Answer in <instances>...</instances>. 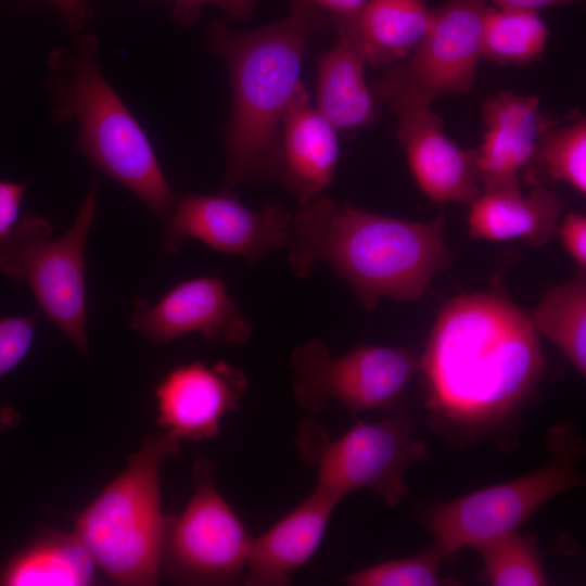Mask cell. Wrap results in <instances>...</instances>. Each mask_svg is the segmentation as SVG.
<instances>
[{
  "label": "cell",
  "instance_id": "22",
  "mask_svg": "<svg viewBox=\"0 0 586 586\" xmlns=\"http://www.w3.org/2000/svg\"><path fill=\"white\" fill-rule=\"evenodd\" d=\"M99 582L97 565L76 535L43 527L0 570L2 586H88Z\"/></svg>",
  "mask_w": 586,
  "mask_h": 586
},
{
  "label": "cell",
  "instance_id": "15",
  "mask_svg": "<svg viewBox=\"0 0 586 586\" xmlns=\"http://www.w3.org/2000/svg\"><path fill=\"white\" fill-rule=\"evenodd\" d=\"M390 107L398 116L396 135L424 194L436 202L470 204L481 193L476 152L447 138L431 105L398 102Z\"/></svg>",
  "mask_w": 586,
  "mask_h": 586
},
{
  "label": "cell",
  "instance_id": "25",
  "mask_svg": "<svg viewBox=\"0 0 586 586\" xmlns=\"http://www.w3.org/2000/svg\"><path fill=\"white\" fill-rule=\"evenodd\" d=\"M484 574L493 586H544L548 584L535 537L510 532L476 548Z\"/></svg>",
  "mask_w": 586,
  "mask_h": 586
},
{
  "label": "cell",
  "instance_id": "5",
  "mask_svg": "<svg viewBox=\"0 0 586 586\" xmlns=\"http://www.w3.org/2000/svg\"><path fill=\"white\" fill-rule=\"evenodd\" d=\"M179 449L165 433L145 435L125 470L77 517L76 535L112 584H157L166 524L160 472Z\"/></svg>",
  "mask_w": 586,
  "mask_h": 586
},
{
  "label": "cell",
  "instance_id": "1",
  "mask_svg": "<svg viewBox=\"0 0 586 586\" xmlns=\"http://www.w3.org/2000/svg\"><path fill=\"white\" fill-rule=\"evenodd\" d=\"M418 364L431 425L459 446L510 438L546 372L531 318L496 290L444 304Z\"/></svg>",
  "mask_w": 586,
  "mask_h": 586
},
{
  "label": "cell",
  "instance_id": "16",
  "mask_svg": "<svg viewBox=\"0 0 586 586\" xmlns=\"http://www.w3.org/2000/svg\"><path fill=\"white\" fill-rule=\"evenodd\" d=\"M486 126L475 150L481 192L519 190V174L536 158L544 131L555 122L544 116L535 95L501 91L482 106Z\"/></svg>",
  "mask_w": 586,
  "mask_h": 586
},
{
  "label": "cell",
  "instance_id": "6",
  "mask_svg": "<svg viewBox=\"0 0 586 586\" xmlns=\"http://www.w3.org/2000/svg\"><path fill=\"white\" fill-rule=\"evenodd\" d=\"M413 433L412 419L399 413L379 422L357 420L337 438L307 418L297 428L295 445L301 460L317 472L316 488L341 501L368 489L396 508L409 495L406 471L428 458L425 443Z\"/></svg>",
  "mask_w": 586,
  "mask_h": 586
},
{
  "label": "cell",
  "instance_id": "14",
  "mask_svg": "<svg viewBox=\"0 0 586 586\" xmlns=\"http://www.w3.org/2000/svg\"><path fill=\"white\" fill-rule=\"evenodd\" d=\"M247 385L244 371L227 361L180 364L155 386L157 424L179 443L213 438L221 419L239 407Z\"/></svg>",
  "mask_w": 586,
  "mask_h": 586
},
{
  "label": "cell",
  "instance_id": "12",
  "mask_svg": "<svg viewBox=\"0 0 586 586\" xmlns=\"http://www.w3.org/2000/svg\"><path fill=\"white\" fill-rule=\"evenodd\" d=\"M291 219L279 204L253 209L232 192L177 195L163 249L178 252L187 238H193L214 251L255 264L272 250L285 249Z\"/></svg>",
  "mask_w": 586,
  "mask_h": 586
},
{
  "label": "cell",
  "instance_id": "35",
  "mask_svg": "<svg viewBox=\"0 0 586 586\" xmlns=\"http://www.w3.org/2000/svg\"><path fill=\"white\" fill-rule=\"evenodd\" d=\"M20 422L18 412L9 406L0 403V433L16 426Z\"/></svg>",
  "mask_w": 586,
  "mask_h": 586
},
{
  "label": "cell",
  "instance_id": "18",
  "mask_svg": "<svg viewBox=\"0 0 586 586\" xmlns=\"http://www.w3.org/2000/svg\"><path fill=\"white\" fill-rule=\"evenodd\" d=\"M341 502L314 487L293 510L254 537L245 568L246 586H288L291 574L305 566L319 549L331 515Z\"/></svg>",
  "mask_w": 586,
  "mask_h": 586
},
{
  "label": "cell",
  "instance_id": "26",
  "mask_svg": "<svg viewBox=\"0 0 586 586\" xmlns=\"http://www.w3.org/2000/svg\"><path fill=\"white\" fill-rule=\"evenodd\" d=\"M536 158L555 179L586 192V122L579 117L569 125L555 123L543 133Z\"/></svg>",
  "mask_w": 586,
  "mask_h": 586
},
{
  "label": "cell",
  "instance_id": "11",
  "mask_svg": "<svg viewBox=\"0 0 586 586\" xmlns=\"http://www.w3.org/2000/svg\"><path fill=\"white\" fill-rule=\"evenodd\" d=\"M485 0H448L433 11L431 28L405 60L382 67L372 90L388 106L431 105L442 95L468 93L482 58Z\"/></svg>",
  "mask_w": 586,
  "mask_h": 586
},
{
  "label": "cell",
  "instance_id": "9",
  "mask_svg": "<svg viewBox=\"0 0 586 586\" xmlns=\"http://www.w3.org/2000/svg\"><path fill=\"white\" fill-rule=\"evenodd\" d=\"M193 493L178 515H166L160 576L181 585L243 582L253 536L219 493L214 462L200 457Z\"/></svg>",
  "mask_w": 586,
  "mask_h": 586
},
{
  "label": "cell",
  "instance_id": "32",
  "mask_svg": "<svg viewBox=\"0 0 586 586\" xmlns=\"http://www.w3.org/2000/svg\"><path fill=\"white\" fill-rule=\"evenodd\" d=\"M315 8L332 20V24L355 20L368 0H292Z\"/></svg>",
  "mask_w": 586,
  "mask_h": 586
},
{
  "label": "cell",
  "instance_id": "2",
  "mask_svg": "<svg viewBox=\"0 0 586 586\" xmlns=\"http://www.w3.org/2000/svg\"><path fill=\"white\" fill-rule=\"evenodd\" d=\"M444 218L413 222L339 204L323 194L298 205L285 246L289 267L301 279L327 264L367 310L380 300H419L453 255Z\"/></svg>",
  "mask_w": 586,
  "mask_h": 586
},
{
  "label": "cell",
  "instance_id": "28",
  "mask_svg": "<svg viewBox=\"0 0 586 586\" xmlns=\"http://www.w3.org/2000/svg\"><path fill=\"white\" fill-rule=\"evenodd\" d=\"M37 314L0 318V379L11 372L30 351Z\"/></svg>",
  "mask_w": 586,
  "mask_h": 586
},
{
  "label": "cell",
  "instance_id": "20",
  "mask_svg": "<svg viewBox=\"0 0 586 586\" xmlns=\"http://www.w3.org/2000/svg\"><path fill=\"white\" fill-rule=\"evenodd\" d=\"M433 11L423 0H368L346 27L366 65L384 67L412 54L426 37Z\"/></svg>",
  "mask_w": 586,
  "mask_h": 586
},
{
  "label": "cell",
  "instance_id": "27",
  "mask_svg": "<svg viewBox=\"0 0 586 586\" xmlns=\"http://www.w3.org/2000/svg\"><path fill=\"white\" fill-rule=\"evenodd\" d=\"M445 559L434 545L423 552L402 559L380 562L344 577L349 586H436Z\"/></svg>",
  "mask_w": 586,
  "mask_h": 586
},
{
  "label": "cell",
  "instance_id": "34",
  "mask_svg": "<svg viewBox=\"0 0 586 586\" xmlns=\"http://www.w3.org/2000/svg\"><path fill=\"white\" fill-rule=\"evenodd\" d=\"M486 1V0H485ZM500 9L538 11L547 7L576 5L582 0H488Z\"/></svg>",
  "mask_w": 586,
  "mask_h": 586
},
{
  "label": "cell",
  "instance_id": "8",
  "mask_svg": "<svg viewBox=\"0 0 586 586\" xmlns=\"http://www.w3.org/2000/svg\"><path fill=\"white\" fill-rule=\"evenodd\" d=\"M552 459L517 479L433 506L423 515L433 544L445 559L519 530L543 505L582 484L576 435L557 426L550 433Z\"/></svg>",
  "mask_w": 586,
  "mask_h": 586
},
{
  "label": "cell",
  "instance_id": "30",
  "mask_svg": "<svg viewBox=\"0 0 586 586\" xmlns=\"http://www.w3.org/2000/svg\"><path fill=\"white\" fill-rule=\"evenodd\" d=\"M25 192L23 183L0 181V243L18 222V214Z\"/></svg>",
  "mask_w": 586,
  "mask_h": 586
},
{
  "label": "cell",
  "instance_id": "29",
  "mask_svg": "<svg viewBox=\"0 0 586 586\" xmlns=\"http://www.w3.org/2000/svg\"><path fill=\"white\" fill-rule=\"evenodd\" d=\"M214 5L232 18L250 17L255 10L256 0H176L174 15L181 23L195 21L202 7Z\"/></svg>",
  "mask_w": 586,
  "mask_h": 586
},
{
  "label": "cell",
  "instance_id": "7",
  "mask_svg": "<svg viewBox=\"0 0 586 586\" xmlns=\"http://www.w3.org/2000/svg\"><path fill=\"white\" fill-rule=\"evenodd\" d=\"M98 184L93 180L71 228L52 238L42 216L24 215L0 243V272L29 285L41 311L85 356L86 263L89 232L95 219Z\"/></svg>",
  "mask_w": 586,
  "mask_h": 586
},
{
  "label": "cell",
  "instance_id": "24",
  "mask_svg": "<svg viewBox=\"0 0 586 586\" xmlns=\"http://www.w3.org/2000/svg\"><path fill=\"white\" fill-rule=\"evenodd\" d=\"M548 28L538 11L487 7L483 18L482 56L500 64L523 65L540 56Z\"/></svg>",
  "mask_w": 586,
  "mask_h": 586
},
{
  "label": "cell",
  "instance_id": "31",
  "mask_svg": "<svg viewBox=\"0 0 586 586\" xmlns=\"http://www.w3.org/2000/svg\"><path fill=\"white\" fill-rule=\"evenodd\" d=\"M561 242L570 256L581 266L586 265V217L569 214L559 229Z\"/></svg>",
  "mask_w": 586,
  "mask_h": 586
},
{
  "label": "cell",
  "instance_id": "13",
  "mask_svg": "<svg viewBox=\"0 0 586 586\" xmlns=\"http://www.w3.org/2000/svg\"><path fill=\"white\" fill-rule=\"evenodd\" d=\"M131 328L156 344L199 332L206 342L222 347L243 346L254 331L225 281L213 276L181 281L153 305L136 300Z\"/></svg>",
  "mask_w": 586,
  "mask_h": 586
},
{
  "label": "cell",
  "instance_id": "3",
  "mask_svg": "<svg viewBox=\"0 0 586 586\" xmlns=\"http://www.w3.org/2000/svg\"><path fill=\"white\" fill-rule=\"evenodd\" d=\"M330 24L326 13L295 1L286 16L251 30L212 22L208 47L227 65L231 84L222 192L272 171L275 135L302 84L307 48Z\"/></svg>",
  "mask_w": 586,
  "mask_h": 586
},
{
  "label": "cell",
  "instance_id": "19",
  "mask_svg": "<svg viewBox=\"0 0 586 586\" xmlns=\"http://www.w3.org/2000/svg\"><path fill=\"white\" fill-rule=\"evenodd\" d=\"M469 205L468 226L474 238L521 240L535 246L550 240L562 209L558 194L540 186L527 195L520 189L481 192Z\"/></svg>",
  "mask_w": 586,
  "mask_h": 586
},
{
  "label": "cell",
  "instance_id": "21",
  "mask_svg": "<svg viewBox=\"0 0 586 586\" xmlns=\"http://www.w3.org/2000/svg\"><path fill=\"white\" fill-rule=\"evenodd\" d=\"M335 28L336 44L317 62L316 109L339 130L370 124L375 110L364 58L351 31L344 26Z\"/></svg>",
  "mask_w": 586,
  "mask_h": 586
},
{
  "label": "cell",
  "instance_id": "10",
  "mask_svg": "<svg viewBox=\"0 0 586 586\" xmlns=\"http://www.w3.org/2000/svg\"><path fill=\"white\" fill-rule=\"evenodd\" d=\"M290 367L301 409L319 412L337 402L357 415L392 407L419 364L408 348L366 343L334 357L324 342L314 339L292 352Z\"/></svg>",
  "mask_w": 586,
  "mask_h": 586
},
{
  "label": "cell",
  "instance_id": "23",
  "mask_svg": "<svg viewBox=\"0 0 586 586\" xmlns=\"http://www.w3.org/2000/svg\"><path fill=\"white\" fill-rule=\"evenodd\" d=\"M536 330L550 340L578 373H586V280L578 273L550 289L530 317Z\"/></svg>",
  "mask_w": 586,
  "mask_h": 586
},
{
  "label": "cell",
  "instance_id": "4",
  "mask_svg": "<svg viewBox=\"0 0 586 586\" xmlns=\"http://www.w3.org/2000/svg\"><path fill=\"white\" fill-rule=\"evenodd\" d=\"M98 44L95 37L84 34L73 47L50 51L46 82L50 120L74 119L78 126L74 150L129 190L166 226L177 195L146 133L102 73Z\"/></svg>",
  "mask_w": 586,
  "mask_h": 586
},
{
  "label": "cell",
  "instance_id": "33",
  "mask_svg": "<svg viewBox=\"0 0 586 586\" xmlns=\"http://www.w3.org/2000/svg\"><path fill=\"white\" fill-rule=\"evenodd\" d=\"M53 4L73 31H80L88 18L90 9L86 0H44Z\"/></svg>",
  "mask_w": 586,
  "mask_h": 586
},
{
  "label": "cell",
  "instance_id": "17",
  "mask_svg": "<svg viewBox=\"0 0 586 586\" xmlns=\"http://www.w3.org/2000/svg\"><path fill=\"white\" fill-rule=\"evenodd\" d=\"M280 126L282 146L272 171L303 205L322 195L333 180L340 155L336 129L310 104L303 84L285 109Z\"/></svg>",
  "mask_w": 586,
  "mask_h": 586
}]
</instances>
